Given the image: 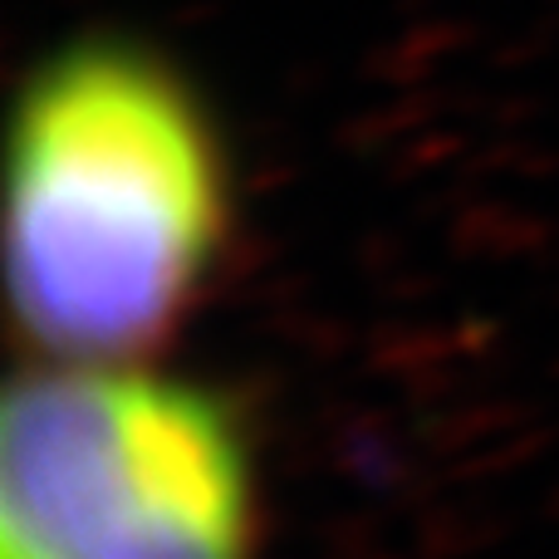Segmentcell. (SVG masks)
Wrapping results in <instances>:
<instances>
[{"label": "cell", "mask_w": 559, "mask_h": 559, "mask_svg": "<svg viewBox=\"0 0 559 559\" xmlns=\"http://www.w3.org/2000/svg\"><path fill=\"white\" fill-rule=\"evenodd\" d=\"M226 157L173 64L128 39L45 59L10 128L5 280L59 364H128L167 338L226 241Z\"/></svg>", "instance_id": "obj_1"}, {"label": "cell", "mask_w": 559, "mask_h": 559, "mask_svg": "<svg viewBox=\"0 0 559 559\" xmlns=\"http://www.w3.org/2000/svg\"><path fill=\"white\" fill-rule=\"evenodd\" d=\"M0 559H255V466L216 393L49 364L0 413Z\"/></svg>", "instance_id": "obj_2"}]
</instances>
